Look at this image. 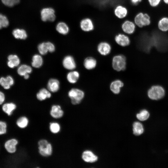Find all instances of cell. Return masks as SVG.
Returning <instances> with one entry per match:
<instances>
[{"mask_svg":"<svg viewBox=\"0 0 168 168\" xmlns=\"http://www.w3.org/2000/svg\"><path fill=\"white\" fill-rule=\"evenodd\" d=\"M19 142L18 140L15 138H10L5 142L4 147L8 152L14 154L17 150V146Z\"/></svg>","mask_w":168,"mask_h":168,"instance_id":"8992f818","label":"cell"},{"mask_svg":"<svg viewBox=\"0 0 168 168\" xmlns=\"http://www.w3.org/2000/svg\"><path fill=\"white\" fill-rule=\"evenodd\" d=\"M110 44L106 41H102L98 44L97 47V50L98 53L103 56L108 55L111 51Z\"/></svg>","mask_w":168,"mask_h":168,"instance_id":"9c48e42d","label":"cell"},{"mask_svg":"<svg viewBox=\"0 0 168 168\" xmlns=\"http://www.w3.org/2000/svg\"><path fill=\"white\" fill-rule=\"evenodd\" d=\"M49 114L53 119H58L61 118L63 116L64 111L61 105L55 104L51 106Z\"/></svg>","mask_w":168,"mask_h":168,"instance_id":"ba28073f","label":"cell"},{"mask_svg":"<svg viewBox=\"0 0 168 168\" xmlns=\"http://www.w3.org/2000/svg\"><path fill=\"white\" fill-rule=\"evenodd\" d=\"M14 83V79L10 76H8L6 77H1L0 78V84L5 89H9Z\"/></svg>","mask_w":168,"mask_h":168,"instance_id":"7402d4cb","label":"cell"},{"mask_svg":"<svg viewBox=\"0 0 168 168\" xmlns=\"http://www.w3.org/2000/svg\"><path fill=\"white\" fill-rule=\"evenodd\" d=\"M68 96L71 104L74 105L79 104L85 96L84 91L79 88H73L68 93Z\"/></svg>","mask_w":168,"mask_h":168,"instance_id":"3957f363","label":"cell"},{"mask_svg":"<svg viewBox=\"0 0 168 168\" xmlns=\"http://www.w3.org/2000/svg\"><path fill=\"white\" fill-rule=\"evenodd\" d=\"M124 83L121 80L117 79L113 81L110 85V89L114 94L117 95L121 92V89L124 87Z\"/></svg>","mask_w":168,"mask_h":168,"instance_id":"30bf717a","label":"cell"},{"mask_svg":"<svg viewBox=\"0 0 168 168\" xmlns=\"http://www.w3.org/2000/svg\"><path fill=\"white\" fill-rule=\"evenodd\" d=\"M49 129L52 133L55 134L60 132L61 130V126L58 122L53 121L49 123Z\"/></svg>","mask_w":168,"mask_h":168,"instance_id":"83f0119b","label":"cell"},{"mask_svg":"<svg viewBox=\"0 0 168 168\" xmlns=\"http://www.w3.org/2000/svg\"><path fill=\"white\" fill-rule=\"evenodd\" d=\"M158 26L159 29L163 32L168 31V17H164L158 21Z\"/></svg>","mask_w":168,"mask_h":168,"instance_id":"f1b7e54d","label":"cell"},{"mask_svg":"<svg viewBox=\"0 0 168 168\" xmlns=\"http://www.w3.org/2000/svg\"><path fill=\"white\" fill-rule=\"evenodd\" d=\"M42 20L44 21H53L55 19L54 10L51 8H45L42 9L41 12Z\"/></svg>","mask_w":168,"mask_h":168,"instance_id":"52a82bcc","label":"cell"},{"mask_svg":"<svg viewBox=\"0 0 168 168\" xmlns=\"http://www.w3.org/2000/svg\"><path fill=\"white\" fill-rule=\"evenodd\" d=\"M142 0H131V2L133 5H136L139 2H141Z\"/></svg>","mask_w":168,"mask_h":168,"instance_id":"ab89813d","label":"cell"},{"mask_svg":"<svg viewBox=\"0 0 168 168\" xmlns=\"http://www.w3.org/2000/svg\"><path fill=\"white\" fill-rule=\"evenodd\" d=\"M38 150L40 155L43 157H48L51 156L53 152V147L51 143L46 139L42 138L38 142Z\"/></svg>","mask_w":168,"mask_h":168,"instance_id":"6da1fadb","label":"cell"},{"mask_svg":"<svg viewBox=\"0 0 168 168\" xmlns=\"http://www.w3.org/2000/svg\"><path fill=\"white\" fill-rule=\"evenodd\" d=\"M149 116V113L146 110H142L136 115L137 118L141 121L146 120L148 119Z\"/></svg>","mask_w":168,"mask_h":168,"instance_id":"1f68e13d","label":"cell"},{"mask_svg":"<svg viewBox=\"0 0 168 168\" xmlns=\"http://www.w3.org/2000/svg\"><path fill=\"white\" fill-rule=\"evenodd\" d=\"M149 4L152 7L157 6L160 2L161 0H148Z\"/></svg>","mask_w":168,"mask_h":168,"instance_id":"74e56055","label":"cell"},{"mask_svg":"<svg viewBox=\"0 0 168 168\" xmlns=\"http://www.w3.org/2000/svg\"><path fill=\"white\" fill-rule=\"evenodd\" d=\"M97 65L96 59L93 57L89 56L86 58L83 61V65L85 69L88 70L95 68Z\"/></svg>","mask_w":168,"mask_h":168,"instance_id":"9a60e30c","label":"cell"},{"mask_svg":"<svg viewBox=\"0 0 168 168\" xmlns=\"http://www.w3.org/2000/svg\"><path fill=\"white\" fill-rule=\"evenodd\" d=\"M63 67L65 69L72 70L76 67V63L73 57L71 55L65 56L63 60Z\"/></svg>","mask_w":168,"mask_h":168,"instance_id":"7c38bea8","label":"cell"},{"mask_svg":"<svg viewBox=\"0 0 168 168\" xmlns=\"http://www.w3.org/2000/svg\"><path fill=\"white\" fill-rule=\"evenodd\" d=\"M114 12L115 15L118 18L123 19L127 15L128 10L125 7L119 5L116 7L114 9Z\"/></svg>","mask_w":168,"mask_h":168,"instance_id":"44dd1931","label":"cell"},{"mask_svg":"<svg viewBox=\"0 0 168 168\" xmlns=\"http://www.w3.org/2000/svg\"><path fill=\"white\" fill-rule=\"evenodd\" d=\"M16 124L20 129H23L26 128L29 123L28 118L25 115L19 117L16 120Z\"/></svg>","mask_w":168,"mask_h":168,"instance_id":"ffe728a7","label":"cell"},{"mask_svg":"<svg viewBox=\"0 0 168 168\" xmlns=\"http://www.w3.org/2000/svg\"><path fill=\"white\" fill-rule=\"evenodd\" d=\"M5 100V96L4 94L0 91V105L2 104Z\"/></svg>","mask_w":168,"mask_h":168,"instance_id":"f35d334b","label":"cell"},{"mask_svg":"<svg viewBox=\"0 0 168 168\" xmlns=\"http://www.w3.org/2000/svg\"><path fill=\"white\" fill-rule=\"evenodd\" d=\"M32 71V68L30 66L26 64H22L18 67L17 72L19 75L24 77L27 74L30 73Z\"/></svg>","mask_w":168,"mask_h":168,"instance_id":"484cf974","label":"cell"},{"mask_svg":"<svg viewBox=\"0 0 168 168\" xmlns=\"http://www.w3.org/2000/svg\"><path fill=\"white\" fill-rule=\"evenodd\" d=\"M43 61L42 56L38 54L34 55L32 59L31 65L35 68H40L43 64Z\"/></svg>","mask_w":168,"mask_h":168,"instance_id":"d4e9b609","label":"cell"},{"mask_svg":"<svg viewBox=\"0 0 168 168\" xmlns=\"http://www.w3.org/2000/svg\"><path fill=\"white\" fill-rule=\"evenodd\" d=\"M7 63L8 66L11 68H13L18 66L20 63V59L19 57L15 54H11L8 57Z\"/></svg>","mask_w":168,"mask_h":168,"instance_id":"603a6c76","label":"cell"},{"mask_svg":"<svg viewBox=\"0 0 168 168\" xmlns=\"http://www.w3.org/2000/svg\"><path fill=\"white\" fill-rule=\"evenodd\" d=\"M57 30L60 34L66 35L69 31V28L67 25L63 22L58 23L56 27Z\"/></svg>","mask_w":168,"mask_h":168,"instance_id":"4dcf8cb0","label":"cell"},{"mask_svg":"<svg viewBox=\"0 0 168 168\" xmlns=\"http://www.w3.org/2000/svg\"><path fill=\"white\" fill-rule=\"evenodd\" d=\"M2 3L5 5L12 7L19 3L20 0H1Z\"/></svg>","mask_w":168,"mask_h":168,"instance_id":"e575fe53","label":"cell"},{"mask_svg":"<svg viewBox=\"0 0 168 168\" xmlns=\"http://www.w3.org/2000/svg\"><path fill=\"white\" fill-rule=\"evenodd\" d=\"M12 34L14 37L17 39L25 40L27 36L26 31L23 29H15L12 31Z\"/></svg>","mask_w":168,"mask_h":168,"instance_id":"4316f807","label":"cell"},{"mask_svg":"<svg viewBox=\"0 0 168 168\" xmlns=\"http://www.w3.org/2000/svg\"><path fill=\"white\" fill-rule=\"evenodd\" d=\"M80 76V73L78 72L77 71H72L67 74V79L70 83L75 84L78 81Z\"/></svg>","mask_w":168,"mask_h":168,"instance_id":"cb8c5ba5","label":"cell"},{"mask_svg":"<svg viewBox=\"0 0 168 168\" xmlns=\"http://www.w3.org/2000/svg\"><path fill=\"white\" fill-rule=\"evenodd\" d=\"M165 93L164 88L159 85L152 86L148 90L147 95L149 98L154 100H157L162 98Z\"/></svg>","mask_w":168,"mask_h":168,"instance_id":"277c9868","label":"cell"},{"mask_svg":"<svg viewBox=\"0 0 168 168\" xmlns=\"http://www.w3.org/2000/svg\"><path fill=\"white\" fill-rule=\"evenodd\" d=\"M144 128L142 124L138 122H134L133 124V132L134 135L139 136L142 134Z\"/></svg>","mask_w":168,"mask_h":168,"instance_id":"f546056e","label":"cell"},{"mask_svg":"<svg viewBox=\"0 0 168 168\" xmlns=\"http://www.w3.org/2000/svg\"><path fill=\"white\" fill-rule=\"evenodd\" d=\"M48 51L50 53H52L55 50V46L54 44L50 42H46Z\"/></svg>","mask_w":168,"mask_h":168,"instance_id":"8d00e7d4","label":"cell"},{"mask_svg":"<svg viewBox=\"0 0 168 168\" xmlns=\"http://www.w3.org/2000/svg\"><path fill=\"white\" fill-rule=\"evenodd\" d=\"M81 29L85 32H89L94 28L93 23L91 19L87 18L82 19L80 23Z\"/></svg>","mask_w":168,"mask_h":168,"instance_id":"5bb4252c","label":"cell"},{"mask_svg":"<svg viewBox=\"0 0 168 168\" xmlns=\"http://www.w3.org/2000/svg\"><path fill=\"white\" fill-rule=\"evenodd\" d=\"M114 40L118 45L123 47L128 46L130 43L129 37L126 35L121 33L116 35L115 36Z\"/></svg>","mask_w":168,"mask_h":168,"instance_id":"8fae6325","label":"cell"},{"mask_svg":"<svg viewBox=\"0 0 168 168\" xmlns=\"http://www.w3.org/2000/svg\"><path fill=\"white\" fill-rule=\"evenodd\" d=\"M48 89L51 92L54 93L58 91L59 89L60 83L59 81L55 78L50 79L47 83Z\"/></svg>","mask_w":168,"mask_h":168,"instance_id":"ac0fdd59","label":"cell"},{"mask_svg":"<svg viewBox=\"0 0 168 168\" xmlns=\"http://www.w3.org/2000/svg\"><path fill=\"white\" fill-rule=\"evenodd\" d=\"M7 128V123L4 121L0 120V135L6 133Z\"/></svg>","mask_w":168,"mask_h":168,"instance_id":"d590c367","label":"cell"},{"mask_svg":"<svg viewBox=\"0 0 168 168\" xmlns=\"http://www.w3.org/2000/svg\"><path fill=\"white\" fill-rule=\"evenodd\" d=\"M38 49L40 54L44 55L49 52L46 42H43L39 44Z\"/></svg>","mask_w":168,"mask_h":168,"instance_id":"d6a6232c","label":"cell"},{"mask_svg":"<svg viewBox=\"0 0 168 168\" xmlns=\"http://www.w3.org/2000/svg\"><path fill=\"white\" fill-rule=\"evenodd\" d=\"M16 108L17 106L13 102H9L4 104L2 106V110L8 116H11Z\"/></svg>","mask_w":168,"mask_h":168,"instance_id":"d6986e66","label":"cell"},{"mask_svg":"<svg viewBox=\"0 0 168 168\" xmlns=\"http://www.w3.org/2000/svg\"><path fill=\"white\" fill-rule=\"evenodd\" d=\"M121 28L124 33L131 35L133 34L135 30V24L133 21L126 20L122 24Z\"/></svg>","mask_w":168,"mask_h":168,"instance_id":"4fadbf2b","label":"cell"},{"mask_svg":"<svg viewBox=\"0 0 168 168\" xmlns=\"http://www.w3.org/2000/svg\"><path fill=\"white\" fill-rule=\"evenodd\" d=\"M30 76L29 74H27L24 76V78L26 79H28L29 77Z\"/></svg>","mask_w":168,"mask_h":168,"instance_id":"60d3db41","label":"cell"},{"mask_svg":"<svg viewBox=\"0 0 168 168\" xmlns=\"http://www.w3.org/2000/svg\"><path fill=\"white\" fill-rule=\"evenodd\" d=\"M134 23L135 25L140 28L148 26L151 23L150 16L147 13L139 12L135 16Z\"/></svg>","mask_w":168,"mask_h":168,"instance_id":"5b68a950","label":"cell"},{"mask_svg":"<svg viewBox=\"0 0 168 168\" xmlns=\"http://www.w3.org/2000/svg\"><path fill=\"white\" fill-rule=\"evenodd\" d=\"M51 92L48 89L45 88H42L36 94V99L40 101L45 100L51 97L52 95Z\"/></svg>","mask_w":168,"mask_h":168,"instance_id":"e0dca14e","label":"cell"},{"mask_svg":"<svg viewBox=\"0 0 168 168\" xmlns=\"http://www.w3.org/2000/svg\"><path fill=\"white\" fill-rule=\"evenodd\" d=\"M9 24V20L5 15L0 14V29L7 27Z\"/></svg>","mask_w":168,"mask_h":168,"instance_id":"836d02e7","label":"cell"},{"mask_svg":"<svg viewBox=\"0 0 168 168\" xmlns=\"http://www.w3.org/2000/svg\"><path fill=\"white\" fill-rule=\"evenodd\" d=\"M163 1L165 3L168 4V0H163Z\"/></svg>","mask_w":168,"mask_h":168,"instance_id":"b9f144b4","label":"cell"},{"mask_svg":"<svg viewBox=\"0 0 168 168\" xmlns=\"http://www.w3.org/2000/svg\"><path fill=\"white\" fill-rule=\"evenodd\" d=\"M82 158L86 162L93 163L96 161L98 159L97 156L92 152L86 150L84 151L82 154Z\"/></svg>","mask_w":168,"mask_h":168,"instance_id":"2e32d148","label":"cell"},{"mask_svg":"<svg viewBox=\"0 0 168 168\" xmlns=\"http://www.w3.org/2000/svg\"><path fill=\"white\" fill-rule=\"evenodd\" d=\"M127 59L122 54L114 56L112 59V67L113 69L118 72L124 71L126 68Z\"/></svg>","mask_w":168,"mask_h":168,"instance_id":"7a4b0ae2","label":"cell"}]
</instances>
